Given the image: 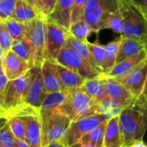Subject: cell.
Listing matches in <instances>:
<instances>
[{
    "label": "cell",
    "instance_id": "20",
    "mask_svg": "<svg viewBox=\"0 0 147 147\" xmlns=\"http://www.w3.org/2000/svg\"><path fill=\"white\" fill-rule=\"evenodd\" d=\"M147 57V52L146 49L140 52L138 55L129 57L121 61L119 63H116L114 68L107 74V75L114 77V78H120L127 74H128L133 68H134L139 63H140L143 60Z\"/></svg>",
    "mask_w": 147,
    "mask_h": 147
},
{
    "label": "cell",
    "instance_id": "13",
    "mask_svg": "<svg viewBox=\"0 0 147 147\" xmlns=\"http://www.w3.org/2000/svg\"><path fill=\"white\" fill-rule=\"evenodd\" d=\"M101 78L109 99L119 102L124 107H129L136 102V100L132 94L115 78L107 75H102Z\"/></svg>",
    "mask_w": 147,
    "mask_h": 147
},
{
    "label": "cell",
    "instance_id": "12",
    "mask_svg": "<svg viewBox=\"0 0 147 147\" xmlns=\"http://www.w3.org/2000/svg\"><path fill=\"white\" fill-rule=\"evenodd\" d=\"M40 67L41 65H34L29 69L30 82L24 100V103L38 109H40L42 101L47 94L42 81Z\"/></svg>",
    "mask_w": 147,
    "mask_h": 147
},
{
    "label": "cell",
    "instance_id": "40",
    "mask_svg": "<svg viewBox=\"0 0 147 147\" xmlns=\"http://www.w3.org/2000/svg\"><path fill=\"white\" fill-rule=\"evenodd\" d=\"M57 0H43L42 3V13L47 16L53 11Z\"/></svg>",
    "mask_w": 147,
    "mask_h": 147
},
{
    "label": "cell",
    "instance_id": "2",
    "mask_svg": "<svg viewBox=\"0 0 147 147\" xmlns=\"http://www.w3.org/2000/svg\"><path fill=\"white\" fill-rule=\"evenodd\" d=\"M120 9L123 16L122 37H130L147 42V24L138 6V0H120Z\"/></svg>",
    "mask_w": 147,
    "mask_h": 147
},
{
    "label": "cell",
    "instance_id": "38",
    "mask_svg": "<svg viewBox=\"0 0 147 147\" xmlns=\"http://www.w3.org/2000/svg\"><path fill=\"white\" fill-rule=\"evenodd\" d=\"M88 0H74L71 17V24L83 19V14Z\"/></svg>",
    "mask_w": 147,
    "mask_h": 147
},
{
    "label": "cell",
    "instance_id": "16",
    "mask_svg": "<svg viewBox=\"0 0 147 147\" xmlns=\"http://www.w3.org/2000/svg\"><path fill=\"white\" fill-rule=\"evenodd\" d=\"M51 63L55 74L57 75L63 87V90L73 91L75 89H78L86 80L85 78L79 75L78 73L62 66L56 62H51Z\"/></svg>",
    "mask_w": 147,
    "mask_h": 147
},
{
    "label": "cell",
    "instance_id": "22",
    "mask_svg": "<svg viewBox=\"0 0 147 147\" xmlns=\"http://www.w3.org/2000/svg\"><path fill=\"white\" fill-rule=\"evenodd\" d=\"M41 75L46 94L58 92L63 90V87L55 74L52 63L48 60H45L41 64Z\"/></svg>",
    "mask_w": 147,
    "mask_h": 147
},
{
    "label": "cell",
    "instance_id": "15",
    "mask_svg": "<svg viewBox=\"0 0 147 147\" xmlns=\"http://www.w3.org/2000/svg\"><path fill=\"white\" fill-rule=\"evenodd\" d=\"M74 0H57L47 20L53 22L69 32Z\"/></svg>",
    "mask_w": 147,
    "mask_h": 147
},
{
    "label": "cell",
    "instance_id": "31",
    "mask_svg": "<svg viewBox=\"0 0 147 147\" xmlns=\"http://www.w3.org/2000/svg\"><path fill=\"white\" fill-rule=\"evenodd\" d=\"M8 31L13 41L23 38L25 36V24L10 16L3 20Z\"/></svg>",
    "mask_w": 147,
    "mask_h": 147
},
{
    "label": "cell",
    "instance_id": "14",
    "mask_svg": "<svg viewBox=\"0 0 147 147\" xmlns=\"http://www.w3.org/2000/svg\"><path fill=\"white\" fill-rule=\"evenodd\" d=\"M3 68L9 81L24 75L31 68V66L10 49L3 55Z\"/></svg>",
    "mask_w": 147,
    "mask_h": 147
},
{
    "label": "cell",
    "instance_id": "39",
    "mask_svg": "<svg viewBox=\"0 0 147 147\" xmlns=\"http://www.w3.org/2000/svg\"><path fill=\"white\" fill-rule=\"evenodd\" d=\"M8 82H9V79L6 76L3 65H2L0 66V103L2 105H3V96H4V93H5V89H6Z\"/></svg>",
    "mask_w": 147,
    "mask_h": 147
},
{
    "label": "cell",
    "instance_id": "7",
    "mask_svg": "<svg viewBox=\"0 0 147 147\" xmlns=\"http://www.w3.org/2000/svg\"><path fill=\"white\" fill-rule=\"evenodd\" d=\"M56 62L78 73L85 79H96L103 75L66 44L59 53Z\"/></svg>",
    "mask_w": 147,
    "mask_h": 147
},
{
    "label": "cell",
    "instance_id": "10",
    "mask_svg": "<svg viewBox=\"0 0 147 147\" xmlns=\"http://www.w3.org/2000/svg\"><path fill=\"white\" fill-rule=\"evenodd\" d=\"M30 82V71L28 70L24 75L9 80L3 96V108L7 109L24 103L28 88Z\"/></svg>",
    "mask_w": 147,
    "mask_h": 147
},
{
    "label": "cell",
    "instance_id": "37",
    "mask_svg": "<svg viewBox=\"0 0 147 147\" xmlns=\"http://www.w3.org/2000/svg\"><path fill=\"white\" fill-rule=\"evenodd\" d=\"M17 0H0V20L10 17L15 10Z\"/></svg>",
    "mask_w": 147,
    "mask_h": 147
},
{
    "label": "cell",
    "instance_id": "24",
    "mask_svg": "<svg viewBox=\"0 0 147 147\" xmlns=\"http://www.w3.org/2000/svg\"><path fill=\"white\" fill-rule=\"evenodd\" d=\"M70 91L67 90H60L58 92L47 94L40 110L42 111H54L58 109L60 106H62L66 99L68 98Z\"/></svg>",
    "mask_w": 147,
    "mask_h": 147
},
{
    "label": "cell",
    "instance_id": "23",
    "mask_svg": "<svg viewBox=\"0 0 147 147\" xmlns=\"http://www.w3.org/2000/svg\"><path fill=\"white\" fill-rule=\"evenodd\" d=\"M40 13V12H39L37 9L27 3L23 0H17L15 10L11 16L22 23H26L37 17Z\"/></svg>",
    "mask_w": 147,
    "mask_h": 147
},
{
    "label": "cell",
    "instance_id": "1",
    "mask_svg": "<svg viewBox=\"0 0 147 147\" xmlns=\"http://www.w3.org/2000/svg\"><path fill=\"white\" fill-rule=\"evenodd\" d=\"M119 117V126L123 136V147L143 139L147 130V108L137 102L122 109Z\"/></svg>",
    "mask_w": 147,
    "mask_h": 147
},
{
    "label": "cell",
    "instance_id": "21",
    "mask_svg": "<svg viewBox=\"0 0 147 147\" xmlns=\"http://www.w3.org/2000/svg\"><path fill=\"white\" fill-rule=\"evenodd\" d=\"M80 88L99 105L109 100L101 77L96 79H86Z\"/></svg>",
    "mask_w": 147,
    "mask_h": 147
},
{
    "label": "cell",
    "instance_id": "52",
    "mask_svg": "<svg viewBox=\"0 0 147 147\" xmlns=\"http://www.w3.org/2000/svg\"><path fill=\"white\" fill-rule=\"evenodd\" d=\"M140 2L144 4H146L147 5V0H140Z\"/></svg>",
    "mask_w": 147,
    "mask_h": 147
},
{
    "label": "cell",
    "instance_id": "54",
    "mask_svg": "<svg viewBox=\"0 0 147 147\" xmlns=\"http://www.w3.org/2000/svg\"><path fill=\"white\" fill-rule=\"evenodd\" d=\"M0 147H6V146H4L3 145H2V144H0Z\"/></svg>",
    "mask_w": 147,
    "mask_h": 147
},
{
    "label": "cell",
    "instance_id": "43",
    "mask_svg": "<svg viewBox=\"0 0 147 147\" xmlns=\"http://www.w3.org/2000/svg\"><path fill=\"white\" fill-rule=\"evenodd\" d=\"M128 147H147V143H146L143 139H141V140L135 141Z\"/></svg>",
    "mask_w": 147,
    "mask_h": 147
},
{
    "label": "cell",
    "instance_id": "19",
    "mask_svg": "<svg viewBox=\"0 0 147 147\" xmlns=\"http://www.w3.org/2000/svg\"><path fill=\"white\" fill-rule=\"evenodd\" d=\"M145 45L146 44L140 40L121 36L116 57V63H119L125 59L138 55L140 52L145 49Z\"/></svg>",
    "mask_w": 147,
    "mask_h": 147
},
{
    "label": "cell",
    "instance_id": "49",
    "mask_svg": "<svg viewBox=\"0 0 147 147\" xmlns=\"http://www.w3.org/2000/svg\"><path fill=\"white\" fill-rule=\"evenodd\" d=\"M3 49H2V48H1V46H0V66H2L3 65Z\"/></svg>",
    "mask_w": 147,
    "mask_h": 147
},
{
    "label": "cell",
    "instance_id": "47",
    "mask_svg": "<svg viewBox=\"0 0 147 147\" xmlns=\"http://www.w3.org/2000/svg\"><path fill=\"white\" fill-rule=\"evenodd\" d=\"M46 147H65L63 146V144L60 142V141H54V142H52L50 144H48Z\"/></svg>",
    "mask_w": 147,
    "mask_h": 147
},
{
    "label": "cell",
    "instance_id": "53",
    "mask_svg": "<svg viewBox=\"0 0 147 147\" xmlns=\"http://www.w3.org/2000/svg\"><path fill=\"white\" fill-rule=\"evenodd\" d=\"M145 49H146V51L147 52V42L146 43V45H145Z\"/></svg>",
    "mask_w": 147,
    "mask_h": 147
},
{
    "label": "cell",
    "instance_id": "42",
    "mask_svg": "<svg viewBox=\"0 0 147 147\" xmlns=\"http://www.w3.org/2000/svg\"><path fill=\"white\" fill-rule=\"evenodd\" d=\"M138 6H139L140 10H141V12H142V14H143V16H144L145 19H146V24H147V5L146 4L142 3L140 1H139V0H138Z\"/></svg>",
    "mask_w": 147,
    "mask_h": 147
},
{
    "label": "cell",
    "instance_id": "9",
    "mask_svg": "<svg viewBox=\"0 0 147 147\" xmlns=\"http://www.w3.org/2000/svg\"><path fill=\"white\" fill-rule=\"evenodd\" d=\"M69 32L59 25L47 20L46 23V60L56 62L57 56L65 44Z\"/></svg>",
    "mask_w": 147,
    "mask_h": 147
},
{
    "label": "cell",
    "instance_id": "8",
    "mask_svg": "<svg viewBox=\"0 0 147 147\" xmlns=\"http://www.w3.org/2000/svg\"><path fill=\"white\" fill-rule=\"evenodd\" d=\"M110 117L105 113H96L71 121L60 142L65 147L78 143L80 139Z\"/></svg>",
    "mask_w": 147,
    "mask_h": 147
},
{
    "label": "cell",
    "instance_id": "50",
    "mask_svg": "<svg viewBox=\"0 0 147 147\" xmlns=\"http://www.w3.org/2000/svg\"><path fill=\"white\" fill-rule=\"evenodd\" d=\"M140 106H141V107H146V108H147V99H146V101L142 105H140Z\"/></svg>",
    "mask_w": 147,
    "mask_h": 147
},
{
    "label": "cell",
    "instance_id": "5",
    "mask_svg": "<svg viewBox=\"0 0 147 147\" xmlns=\"http://www.w3.org/2000/svg\"><path fill=\"white\" fill-rule=\"evenodd\" d=\"M41 125V147L54 141H60L71 120L58 111L40 110Z\"/></svg>",
    "mask_w": 147,
    "mask_h": 147
},
{
    "label": "cell",
    "instance_id": "6",
    "mask_svg": "<svg viewBox=\"0 0 147 147\" xmlns=\"http://www.w3.org/2000/svg\"><path fill=\"white\" fill-rule=\"evenodd\" d=\"M47 16L40 13L37 17L25 24V36L34 56V65H41L46 60V23Z\"/></svg>",
    "mask_w": 147,
    "mask_h": 147
},
{
    "label": "cell",
    "instance_id": "11",
    "mask_svg": "<svg viewBox=\"0 0 147 147\" xmlns=\"http://www.w3.org/2000/svg\"><path fill=\"white\" fill-rule=\"evenodd\" d=\"M147 75V57L139 63L134 68H133L126 75L115 78L120 81L135 98L136 101L140 97Z\"/></svg>",
    "mask_w": 147,
    "mask_h": 147
},
{
    "label": "cell",
    "instance_id": "51",
    "mask_svg": "<svg viewBox=\"0 0 147 147\" xmlns=\"http://www.w3.org/2000/svg\"><path fill=\"white\" fill-rule=\"evenodd\" d=\"M2 112H3V106H2V104L0 103V116H1Z\"/></svg>",
    "mask_w": 147,
    "mask_h": 147
},
{
    "label": "cell",
    "instance_id": "26",
    "mask_svg": "<svg viewBox=\"0 0 147 147\" xmlns=\"http://www.w3.org/2000/svg\"><path fill=\"white\" fill-rule=\"evenodd\" d=\"M11 50L18 56L27 61L31 66V68L34 66V52L26 37L13 41L11 45Z\"/></svg>",
    "mask_w": 147,
    "mask_h": 147
},
{
    "label": "cell",
    "instance_id": "27",
    "mask_svg": "<svg viewBox=\"0 0 147 147\" xmlns=\"http://www.w3.org/2000/svg\"><path fill=\"white\" fill-rule=\"evenodd\" d=\"M65 44L67 46H69L70 48H71L74 51H76L81 57H83L85 61H87L90 65H92L95 68H96L97 70L101 71L102 73V71L100 69V68L97 66V64L96 63V62L94 61L88 47L87 44L85 42H83L76 38H74L73 36H71L70 34L66 39ZM103 74V73H102Z\"/></svg>",
    "mask_w": 147,
    "mask_h": 147
},
{
    "label": "cell",
    "instance_id": "34",
    "mask_svg": "<svg viewBox=\"0 0 147 147\" xmlns=\"http://www.w3.org/2000/svg\"><path fill=\"white\" fill-rule=\"evenodd\" d=\"M7 120L14 137L16 139L25 140V127L22 120L20 117H12Z\"/></svg>",
    "mask_w": 147,
    "mask_h": 147
},
{
    "label": "cell",
    "instance_id": "29",
    "mask_svg": "<svg viewBox=\"0 0 147 147\" xmlns=\"http://www.w3.org/2000/svg\"><path fill=\"white\" fill-rule=\"evenodd\" d=\"M121 40V36L109 42L106 45H103L105 50V66H104L103 75H107L116 64V57H117Z\"/></svg>",
    "mask_w": 147,
    "mask_h": 147
},
{
    "label": "cell",
    "instance_id": "41",
    "mask_svg": "<svg viewBox=\"0 0 147 147\" xmlns=\"http://www.w3.org/2000/svg\"><path fill=\"white\" fill-rule=\"evenodd\" d=\"M147 99V75H146V82H145V86H144V89H143V92L140 95V97L139 98L138 101H136V102L139 104V105H142Z\"/></svg>",
    "mask_w": 147,
    "mask_h": 147
},
{
    "label": "cell",
    "instance_id": "48",
    "mask_svg": "<svg viewBox=\"0 0 147 147\" xmlns=\"http://www.w3.org/2000/svg\"><path fill=\"white\" fill-rule=\"evenodd\" d=\"M24 2H26L27 3H28V4H30L31 6H33V7H34L35 9H36V6H35V2H34V0H23Z\"/></svg>",
    "mask_w": 147,
    "mask_h": 147
},
{
    "label": "cell",
    "instance_id": "44",
    "mask_svg": "<svg viewBox=\"0 0 147 147\" xmlns=\"http://www.w3.org/2000/svg\"><path fill=\"white\" fill-rule=\"evenodd\" d=\"M15 147H31L25 140H20L16 139V144Z\"/></svg>",
    "mask_w": 147,
    "mask_h": 147
},
{
    "label": "cell",
    "instance_id": "28",
    "mask_svg": "<svg viewBox=\"0 0 147 147\" xmlns=\"http://www.w3.org/2000/svg\"><path fill=\"white\" fill-rule=\"evenodd\" d=\"M108 120L103 121L96 128H94L93 130L84 135L78 142H82L84 144H90L96 147H103L104 134H105Z\"/></svg>",
    "mask_w": 147,
    "mask_h": 147
},
{
    "label": "cell",
    "instance_id": "32",
    "mask_svg": "<svg viewBox=\"0 0 147 147\" xmlns=\"http://www.w3.org/2000/svg\"><path fill=\"white\" fill-rule=\"evenodd\" d=\"M87 47L97 64V66L100 68V69L102 71L104 70V66H105V50H104V46L100 44L99 42H90L89 41L86 42Z\"/></svg>",
    "mask_w": 147,
    "mask_h": 147
},
{
    "label": "cell",
    "instance_id": "36",
    "mask_svg": "<svg viewBox=\"0 0 147 147\" xmlns=\"http://www.w3.org/2000/svg\"><path fill=\"white\" fill-rule=\"evenodd\" d=\"M12 42L13 40L8 31L4 21L0 20V46L3 51V55L11 49Z\"/></svg>",
    "mask_w": 147,
    "mask_h": 147
},
{
    "label": "cell",
    "instance_id": "46",
    "mask_svg": "<svg viewBox=\"0 0 147 147\" xmlns=\"http://www.w3.org/2000/svg\"><path fill=\"white\" fill-rule=\"evenodd\" d=\"M35 2V6L36 9L38 10L39 12L42 13V3H43V0H34Z\"/></svg>",
    "mask_w": 147,
    "mask_h": 147
},
{
    "label": "cell",
    "instance_id": "4",
    "mask_svg": "<svg viewBox=\"0 0 147 147\" xmlns=\"http://www.w3.org/2000/svg\"><path fill=\"white\" fill-rule=\"evenodd\" d=\"M119 8L120 0H88L83 19L90 26L92 32L98 34L107 29L109 17Z\"/></svg>",
    "mask_w": 147,
    "mask_h": 147
},
{
    "label": "cell",
    "instance_id": "18",
    "mask_svg": "<svg viewBox=\"0 0 147 147\" xmlns=\"http://www.w3.org/2000/svg\"><path fill=\"white\" fill-rule=\"evenodd\" d=\"M123 136L119 126V117H111L107 123L103 147H123Z\"/></svg>",
    "mask_w": 147,
    "mask_h": 147
},
{
    "label": "cell",
    "instance_id": "25",
    "mask_svg": "<svg viewBox=\"0 0 147 147\" xmlns=\"http://www.w3.org/2000/svg\"><path fill=\"white\" fill-rule=\"evenodd\" d=\"M24 116H36L40 118V109L35 108L28 104L22 103L7 109L3 108L0 118L9 119L12 117H24Z\"/></svg>",
    "mask_w": 147,
    "mask_h": 147
},
{
    "label": "cell",
    "instance_id": "17",
    "mask_svg": "<svg viewBox=\"0 0 147 147\" xmlns=\"http://www.w3.org/2000/svg\"><path fill=\"white\" fill-rule=\"evenodd\" d=\"M25 127V141L31 147H41L40 120L36 116L20 117Z\"/></svg>",
    "mask_w": 147,
    "mask_h": 147
},
{
    "label": "cell",
    "instance_id": "45",
    "mask_svg": "<svg viewBox=\"0 0 147 147\" xmlns=\"http://www.w3.org/2000/svg\"><path fill=\"white\" fill-rule=\"evenodd\" d=\"M68 147H96L94 146L93 145H90V144H84V143H82V142H78V143H75L71 146Z\"/></svg>",
    "mask_w": 147,
    "mask_h": 147
},
{
    "label": "cell",
    "instance_id": "35",
    "mask_svg": "<svg viewBox=\"0 0 147 147\" xmlns=\"http://www.w3.org/2000/svg\"><path fill=\"white\" fill-rule=\"evenodd\" d=\"M123 24H124L123 16L121 11V9L119 8V10L115 11L109 17L108 21V24H107V29H112L114 32L121 35L123 29Z\"/></svg>",
    "mask_w": 147,
    "mask_h": 147
},
{
    "label": "cell",
    "instance_id": "30",
    "mask_svg": "<svg viewBox=\"0 0 147 147\" xmlns=\"http://www.w3.org/2000/svg\"><path fill=\"white\" fill-rule=\"evenodd\" d=\"M91 33L92 29L90 26L84 19L71 23L69 29V34L71 36L85 43L88 42V37Z\"/></svg>",
    "mask_w": 147,
    "mask_h": 147
},
{
    "label": "cell",
    "instance_id": "3",
    "mask_svg": "<svg viewBox=\"0 0 147 147\" xmlns=\"http://www.w3.org/2000/svg\"><path fill=\"white\" fill-rule=\"evenodd\" d=\"M56 111L67 116L71 121L96 113H101L100 105L80 88L70 91L65 103Z\"/></svg>",
    "mask_w": 147,
    "mask_h": 147
},
{
    "label": "cell",
    "instance_id": "33",
    "mask_svg": "<svg viewBox=\"0 0 147 147\" xmlns=\"http://www.w3.org/2000/svg\"><path fill=\"white\" fill-rule=\"evenodd\" d=\"M0 144L6 147H15L16 138L14 137L5 118H0Z\"/></svg>",
    "mask_w": 147,
    "mask_h": 147
}]
</instances>
